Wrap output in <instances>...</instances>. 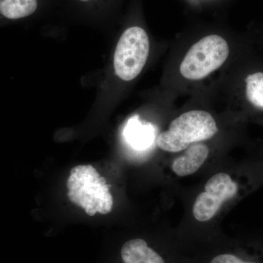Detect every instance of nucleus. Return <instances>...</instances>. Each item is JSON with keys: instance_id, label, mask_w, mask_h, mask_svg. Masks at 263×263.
Returning a JSON list of instances; mask_svg holds the SVG:
<instances>
[{"instance_id": "f257e3e1", "label": "nucleus", "mask_w": 263, "mask_h": 263, "mask_svg": "<svg viewBox=\"0 0 263 263\" xmlns=\"http://www.w3.org/2000/svg\"><path fill=\"white\" fill-rule=\"evenodd\" d=\"M217 133L216 123L210 114L191 110L172 121L169 129L157 137V144L166 152H179L193 143L210 139Z\"/></svg>"}, {"instance_id": "f8f14e48", "label": "nucleus", "mask_w": 263, "mask_h": 263, "mask_svg": "<svg viewBox=\"0 0 263 263\" xmlns=\"http://www.w3.org/2000/svg\"><path fill=\"white\" fill-rule=\"evenodd\" d=\"M81 2H88L89 1V0H80Z\"/></svg>"}, {"instance_id": "6e6552de", "label": "nucleus", "mask_w": 263, "mask_h": 263, "mask_svg": "<svg viewBox=\"0 0 263 263\" xmlns=\"http://www.w3.org/2000/svg\"><path fill=\"white\" fill-rule=\"evenodd\" d=\"M126 136L136 148H144L153 141L152 127L142 125L136 119L129 122L126 129Z\"/></svg>"}, {"instance_id": "423d86ee", "label": "nucleus", "mask_w": 263, "mask_h": 263, "mask_svg": "<svg viewBox=\"0 0 263 263\" xmlns=\"http://www.w3.org/2000/svg\"><path fill=\"white\" fill-rule=\"evenodd\" d=\"M121 254L124 263H164L155 250L141 238L128 240L123 245Z\"/></svg>"}, {"instance_id": "39448f33", "label": "nucleus", "mask_w": 263, "mask_h": 263, "mask_svg": "<svg viewBox=\"0 0 263 263\" xmlns=\"http://www.w3.org/2000/svg\"><path fill=\"white\" fill-rule=\"evenodd\" d=\"M186 149L185 153L176 159L172 164L173 171L179 176L195 174L209 157V147L202 143H193Z\"/></svg>"}, {"instance_id": "20e7f679", "label": "nucleus", "mask_w": 263, "mask_h": 263, "mask_svg": "<svg viewBox=\"0 0 263 263\" xmlns=\"http://www.w3.org/2000/svg\"><path fill=\"white\" fill-rule=\"evenodd\" d=\"M238 186L228 174L214 175L208 181L205 191L197 196L193 206V215L199 221L211 220L224 202L235 196Z\"/></svg>"}, {"instance_id": "f03ea898", "label": "nucleus", "mask_w": 263, "mask_h": 263, "mask_svg": "<svg viewBox=\"0 0 263 263\" xmlns=\"http://www.w3.org/2000/svg\"><path fill=\"white\" fill-rule=\"evenodd\" d=\"M229 55L224 38L212 34L202 38L189 50L180 66L181 75L190 80H200L221 67Z\"/></svg>"}, {"instance_id": "9d476101", "label": "nucleus", "mask_w": 263, "mask_h": 263, "mask_svg": "<svg viewBox=\"0 0 263 263\" xmlns=\"http://www.w3.org/2000/svg\"><path fill=\"white\" fill-rule=\"evenodd\" d=\"M211 263H255L252 262H247V261L243 260L239 258V257H236V256L233 255V254H220V255L216 256L212 259Z\"/></svg>"}, {"instance_id": "7ed1b4c3", "label": "nucleus", "mask_w": 263, "mask_h": 263, "mask_svg": "<svg viewBox=\"0 0 263 263\" xmlns=\"http://www.w3.org/2000/svg\"><path fill=\"white\" fill-rule=\"evenodd\" d=\"M149 39L144 29L130 27L123 33L114 53L116 74L129 81L141 73L149 53Z\"/></svg>"}, {"instance_id": "1a4fd4ad", "label": "nucleus", "mask_w": 263, "mask_h": 263, "mask_svg": "<svg viewBox=\"0 0 263 263\" xmlns=\"http://www.w3.org/2000/svg\"><path fill=\"white\" fill-rule=\"evenodd\" d=\"M246 95L249 102L259 108H263V73L251 74L246 79Z\"/></svg>"}, {"instance_id": "9b49d317", "label": "nucleus", "mask_w": 263, "mask_h": 263, "mask_svg": "<svg viewBox=\"0 0 263 263\" xmlns=\"http://www.w3.org/2000/svg\"><path fill=\"white\" fill-rule=\"evenodd\" d=\"M106 179L103 177H100L98 179V183L100 186H103V185L107 184Z\"/></svg>"}, {"instance_id": "0eeeda50", "label": "nucleus", "mask_w": 263, "mask_h": 263, "mask_svg": "<svg viewBox=\"0 0 263 263\" xmlns=\"http://www.w3.org/2000/svg\"><path fill=\"white\" fill-rule=\"evenodd\" d=\"M37 0H0V13L7 18L18 19L33 14Z\"/></svg>"}]
</instances>
